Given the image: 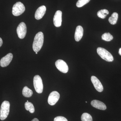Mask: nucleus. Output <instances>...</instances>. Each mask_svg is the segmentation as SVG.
Wrapping results in <instances>:
<instances>
[{"instance_id":"4468645a","label":"nucleus","mask_w":121,"mask_h":121,"mask_svg":"<svg viewBox=\"0 0 121 121\" xmlns=\"http://www.w3.org/2000/svg\"><path fill=\"white\" fill-rule=\"evenodd\" d=\"M83 34V29L81 26H78L76 29L75 33V39L76 41H80L82 38Z\"/></svg>"},{"instance_id":"ddd939ff","label":"nucleus","mask_w":121,"mask_h":121,"mask_svg":"<svg viewBox=\"0 0 121 121\" xmlns=\"http://www.w3.org/2000/svg\"><path fill=\"white\" fill-rule=\"evenodd\" d=\"M91 104L94 108L101 110H105L107 108L105 104L98 100H93L91 102Z\"/></svg>"},{"instance_id":"bb28decb","label":"nucleus","mask_w":121,"mask_h":121,"mask_svg":"<svg viewBox=\"0 0 121 121\" xmlns=\"http://www.w3.org/2000/svg\"><path fill=\"white\" fill-rule=\"evenodd\" d=\"M86 103H87V102L86 101Z\"/></svg>"},{"instance_id":"393cba45","label":"nucleus","mask_w":121,"mask_h":121,"mask_svg":"<svg viewBox=\"0 0 121 121\" xmlns=\"http://www.w3.org/2000/svg\"><path fill=\"white\" fill-rule=\"evenodd\" d=\"M119 54L121 56V48L119 49Z\"/></svg>"},{"instance_id":"5701e85b","label":"nucleus","mask_w":121,"mask_h":121,"mask_svg":"<svg viewBox=\"0 0 121 121\" xmlns=\"http://www.w3.org/2000/svg\"><path fill=\"white\" fill-rule=\"evenodd\" d=\"M3 44V41H2V39L0 37V47L2 46Z\"/></svg>"},{"instance_id":"a878e982","label":"nucleus","mask_w":121,"mask_h":121,"mask_svg":"<svg viewBox=\"0 0 121 121\" xmlns=\"http://www.w3.org/2000/svg\"><path fill=\"white\" fill-rule=\"evenodd\" d=\"M36 54H37V52H36Z\"/></svg>"},{"instance_id":"a211bd4d","label":"nucleus","mask_w":121,"mask_h":121,"mask_svg":"<svg viewBox=\"0 0 121 121\" xmlns=\"http://www.w3.org/2000/svg\"><path fill=\"white\" fill-rule=\"evenodd\" d=\"M109 13V11L107 9H101L98 12L97 16L99 18L104 19L105 18Z\"/></svg>"},{"instance_id":"39448f33","label":"nucleus","mask_w":121,"mask_h":121,"mask_svg":"<svg viewBox=\"0 0 121 121\" xmlns=\"http://www.w3.org/2000/svg\"><path fill=\"white\" fill-rule=\"evenodd\" d=\"M25 10V7L22 3L17 2L13 7L12 13L15 16H18L23 13Z\"/></svg>"},{"instance_id":"412c9836","label":"nucleus","mask_w":121,"mask_h":121,"mask_svg":"<svg viewBox=\"0 0 121 121\" xmlns=\"http://www.w3.org/2000/svg\"><path fill=\"white\" fill-rule=\"evenodd\" d=\"M91 0H78L76 3V6L78 8H81L90 2Z\"/></svg>"},{"instance_id":"f8f14e48","label":"nucleus","mask_w":121,"mask_h":121,"mask_svg":"<svg viewBox=\"0 0 121 121\" xmlns=\"http://www.w3.org/2000/svg\"><path fill=\"white\" fill-rule=\"evenodd\" d=\"M46 11V8L44 5H42L39 7L36 11L35 17L36 20L41 19L45 15Z\"/></svg>"},{"instance_id":"cd10ccee","label":"nucleus","mask_w":121,"mask_h":121,"mask_svg":"<svg viewBox=\"0 0 121 121\" xmlns=\"http://www.w3.org/2000/svg\"><path fill=\"white\" fill-rule=\"evenodd\" d=\"M27 102H28V101H27Z\"/></svg>"},{"instance_id":"2eb2a0df","label":"nucleus","mask_w":121,"mask_h":121,"mask_svg":"<svg viewBox=\"0 0 121 121\" xmlns=\"http://www.w3.org/2000/svg\"><path fill=\"white\" fill-rule=\"evenodd\" d=\"M33 94L32 91L29 89L27 86H25L24 87L22 91V94L25 97H30Z\"/></svg>"},{"instance_id":"9b49d317","label":"nucleus","mask_w":121,"mask_h":121,"mask_svg":"<svg viewBox=\"0 0 121 121\" xmlns=\"http://www.w3.org/2000/svg\"><path fill=\"white\" fill-rule=\"evenodd\" d=\"M62 12L59 10L56 11L54 15L53 22L54 25L57 27H60L62 24Z\"/></svg>"},{"instance_id":"f257e3e1","label":"nucleus","mask_w":121,"mask_h":121,"mask_svg":"<svg viewBox=\"0 0 121 121\" xmlns=\"http://www.w3.org/2000/svg\"><path fill=\"white\" fill-rule=\"evenodd\" d=\"M44 41L43 33L39 32L36 35L33 44V49L35 52H38L43 47Z\"/></svg>"},{"instance_id":"dca6fc26","label":"nucleus","mask_w":121,"mask_h":121,"mask_svg":"<svg viewBox=\"0 0 121 121\" xmlns=\"http://www.w3.org/2000/svg\"><path fill=\"white\" fill-rule=\"evenodd\" d=\"M118 17V14L117 13H114L112 14L111 17H109L108 21L111 24H117Z\"/></svg>"},{"instance_id":"9d476101","label":"nucleus","mask_w":121,"mask_h":121,"mask_svg":"<svg viewBox=\"0 0 121 121\" xmlns=\"http://www.w3.org/2000/svg\"><path fill=\"white\" fill-rule=\"evenodd\" d=\"M91 80L95 89L99 92H101L103 90V87L99 79L95 76H93L91 78Z\"/></svg>"},{"instance_id":"6e6552de","label":"nucleus","mask_w":121,"mask_h":121,"mask_svg":"<svg viewBox=\"0 0 121 121\" xmlns=\"http://www.w3.org/2000/svg\"><path fill=\"white\" fill-rule=\"evenodd\" d=\"M60 94L56 91H53L50 93L48 99V104L53 106L56 104L60 98Z\"/></svg>"},{"instance_id":"4be33fe9","label":"nucleus","mask_w":121,"mask_h":121,"mask_svg":"<svg viewBox=\"0 0 121 121\" xmlns=\"http://www.w3.org/2000/svg\"><path fill=\"white\" fill-rule=\"evenodd\" d=\"M54 121H68V120L65 117L59 116L55 118Z\"/></svg>"},{"instance_id":"aec40b11","label":"nucleus","mask_w":121,"mask_h":121,"mask_svg":"<svg viewBox=\"0 0 121 121\" xmlns=\"http://www.w3.org/2000/svg\"><path fill=\"white\" fill-rule=\"evenodd\" d=\"M81 120L82 121H93V118L90 114L84 113L82 115Z\"/></svg>"},{"instance_id":"1a4fd4ad","label":"nucleus","mask_w":121,"mask_h":121,"mask_svg":"<svg viewBox=\"0 0 121 121\" xmlns=\"http://www.w3.org/2000/svg\"><path fill=\"white\" fill-rule=\"evenodd\" d=\"M13 58V55L12 53H9L1 59L0 65L2 67H6L9 65Z\"/></svg>"},{"instance_id":"20e7f679","label":"nucleus","mask_w":121,"mask_h":121,"mask_svg":"<svg viewBox=\"0 0 121 121\" xmlns=\"http://www.w3.org/2000/svg\"><path fill=\"white\" fill-rule=\"evenodd\" d=\"M33 84L36 92L41 94L43 91V84L41 77L39 75H36L33 79Z\"/></svg>"},{"instance_id":"423d86ee","label":"nucleus","mask_w":121,"mask_h":121,"mask_svg":"<svg viewBox=\"0 0 121 121\" xmlns=\"http://www.w3.org/2000/svg\"><path fill=\"white\" fill-rule=\"evenodd\" d=\"M18 37L20 39H23L27 33V27L24 22H21L18 25L17 29Z\"/></svg>"},{"instance_id":"7ed1b4c3","label":"nucleus","mask_w":121,"mask_h":121,"mask_svg":"<svg viewBox=\"0 0 121 121\" xmlns=\"http://www.w3.org/2000/svg\"><path fill=\"white\" fill-rule=\"evenodd\" d=\"M97 52L102 59L107 62H112L114 60L112 54L103 48H98Z\"/></svg>"},{"instance_id":"f03ea898","label":"nucleus","mask_w":121,"mask_h":121,"mask_svg":"<svg viewBox=\"0 0 121 121\" xmlns=\"http://www.w3.org/2000/svg\"><path fill=\"white\" fill-rule=\"evenodd\" d=\"M10 106V103L8 101H4L1 104L0 111V119L2 121L5 120L8 116Z\"/></svg>"},{"instance_id":"b1692460","label":"nucleus","mask_w":121,"mask_h":121,"mask_svg":"<svg viewBox=\"0 0 121 121\" xmlns=\"http://www.w3.org/2000/svg\"><path fill=\"white\" fill-rule=\"evenodd\" d=\"M31 121H39V119L36 118H34Z\"/></svg>"},{"instance_id":"6ab92c4d","label":"nucleus","mask_w":121,"mask_h":121,"mask_svg":"<svg viewBox=\"0 0 121 121\" xmlns=\"http://www.w3.org/2000/svg\"><path fill=\"white\" fill-rule=\"evenodd\" d=\"M102 39L105 41H110L113 39V37L109 33H105L102 35Z\"/></svg>"},{"instance_id":"f3484780","label":"nucleus","mask_w":121,"mask_h":121,"mask_svg":"<svg viewBox=\"0 0 121 121\" xmlns=\"http://www.w3.org/2000/svg\"><path fill=\"white\" fill-rule=\"evenodd\" d=\"M25 107L26 110L29 111L31 113L35 112V107L31 103L29 102H26L25 104Z\"/></svg>"},{"instance_id":"0eeeda50","label":"nucleus","mask_w":121,"mask_h":121,"mask_svg":"<svg viewBox=\"0 0 121 121\" xmlns=\"http://www.w3.org/2000/svg\"><path fill=\"white\" fill-rule=\"evenodd\" d=\"M56 68L59 70L64 73H66L68 71V67L66 63L62 60H58L55 63Z\"/></svg>"}]
</instances>
